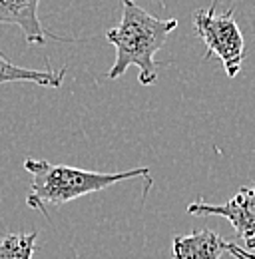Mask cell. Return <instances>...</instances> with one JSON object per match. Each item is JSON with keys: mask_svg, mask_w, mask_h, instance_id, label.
Wrapping results in <instances>:
<instances>
[{"mask_svg": "<svg viewBox=\"0 0 255 259\" xmlns=\"http://www.w3.org/2000/svg\"><path fill=\"white\" fill-rule=\"evenodd\" d=\"M178 28V20H161L134 0H122V20L116 28L108 30L106 38L116 48L114 66L108 70L110 80H118L130 66H138L140 84L152 86L158 80L156 54L163 48L167 36Z\"/></svg>", "mask_w": 255, "mask_h": 259, "instance_id": "obj_1", "label": "cell"}, {"mask_svg": "<svg viewBox=\"0 0 255 259\" xmlns=\"http://www.w3.org/2000/svg\"><path fill=\"white\" fill-rule=\"evenodd\" d=\"M24 169L32 176L26 205L42 213L48 211V205H62L126 180L146 178L150 182L148 167H136L128 171H92L28 158L24 160Z\"/></svg>", "mask_w": 255, "mask_h": 259, "instance_id": "obj_2", "label": "cell"}, {"mask_svg": "<svg viewBox=\"0 0 255 259\" xmlns=\"http://www.w3.org/2000/svg\"><path fill=\"white\" fill-rule=\"evenodd\" d=\"M233 6L225 12H218L216 4H211V8H199L193 14V30L205 44L203 60H209L211 56L220 58L229 78H235L241 72L245 60L243 34L233 18Z\"/></svg>", "mask_w": 255, "mask_h": 259, "instance_id": "obj_3", "label": "cell"}, {"mask_svg": "<svg viewBox=\"0 0 255 259\" xmlns=\"http://www.w3.org/2000/svg\"><path fill=\"white\" fill-rule=\"evenodd\" d=\"M191 215H218L227 220L235 233L243 239L245 249H255V182L253 186H243L237 194L225 203H205V201H193L188 207Z\"/></svg>", "mask_w": 255, "mask_h": 259, "instance_id": "obj_4", "label": "cell"}, {"mask_svg": "<svg viewBox=\"0 0 255 259\" xmlns=\"http://www.w3.org/2000/svg\"><path fill=\"white\" fill-rule=\"evenodd\" d=\"M38 4L40 0H0V24H14L18 26L28 44L42 46L48 38L68 42L62 36L50 34L44 30L38 18Z\"/></svg>", "mask_w": 255, "mask_h": 259, "instance_id": "obj_5", "label": "cell"}, {"mask_svg": "<svg viewBox=\"0 0 255 259\" xmlns=\"http://www.w3.org/2000/svg\"><path fill=\"white\" fill-rule=\"evenodd\" d=\"M229 241L211 229H197L174 237V259H222Z\"/></svg>", "mask_w": 255, "mask_h": 259, "instance_id": "obj_6", "label": "cell"}, {"mask_svg": "<svg viewBox=\"0 0 255 259\" xmlns=\"http://www.w3.org/2000/svg\"><path fill=\"white\" fill-rule=\"evenodd\" d=\"M66 76V66L60 70H52L50 66L44 70H34V68H22V66L12 64L2 52H0V84L6 82H32L38 86H48V88H60Z\"/></svg>", "mask_w": 255, "mask_h": 259, "instance_id": "obj_7", "label": "cell"}, {"mask_svg": "<svg viewBox=\"0 0 255 259\" xmlns=\"http://www.w3.org/2000/svg\"><path fill=\"white\" fill-rule=\"evenodd\" d=\"M38 233H6L0 237V259H32Z\"/></svg>", "mask_w": 255, "mask_h": 259, "instance_id": "obj_8", "label": "cell"}, {"mask_svg": "<svg viewBox=\"0 0 255 259\" xmlns=\"http://www.w3.org/2000/svg\"><path fill=\"white\" fill-rule=\"evenodd\" d=\"M222 259H255V253L229 241V247H227V251L222 255Z\"/></svg>", "mask_w": 255, "mask_h": 259, "instance_id": "obj_9", "label": "cell"}]
</instances>
